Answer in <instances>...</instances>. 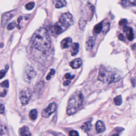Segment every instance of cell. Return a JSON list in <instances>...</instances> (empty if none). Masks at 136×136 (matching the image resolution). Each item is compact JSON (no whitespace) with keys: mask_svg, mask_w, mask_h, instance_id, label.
Returning <instances> with one entry per match:
<instances>
[{"mask_svg":"<svg viewBox=\"0 0 136 136\" xmlns=\"http://www.w3.org/2000/svg\"><path fill=\"white\" fill-rule=\"evenodd\" d=\"M51 41L47 30L45 28L37 29L32 38V46L39 51H47L51 48Z\"/></svg>","mask_w":136,"mask_h":136,"instance_id":"obj_1","label":"cell"},{"mask_svg":"<svg viewBox=\"0 0 136 136\" xmlns=\"http://www.w3.org/2000/svg\"><path fill=\"white\" fill-rule=\"evenodd\" d=\"M73 23L72 15L69 13H65L61 16L59 21L53 26L52 31L56 35H59L71 26Z\"/></svg>","mask_w":136,"mask_h":136,"instance_id":"obj_2","label":"cell"},{"mask_svg":"<svg viewBox=\"0 0 136 136\" xmlns=\"http://www.w3.org/2000/svg\"><path fill=\"white\" fill-rule=\"evenodd\" d=\"M84 95L80 91H77L70 97L68 104L67 112L68 115H72L79 111L84 103Z\"/></svg>","mask_w":136,"mask_h":136,"instance_id":"obj_3","label":"cell"},{"mask_svg":"<svg viewBox=\"0 0 136 136\" xmlns=\"http://www.w3.org/2000/svg\"><path fill=\"white\" fill-rule=\"evenodd\" d=\"M121 79L119 75L116 73L108 71L105 68H100L98 76V79L106 84H111L118 81Z\"/></svg>","mask_w":136,"mask_h":136,"instance_id":"obj_4","label":"cell"},{"mask_svg":"<svg viewBox=\"0 0 136 136\" xmlns=\"http://www.w3.org/2000/svg\"><path fill=\"white\" fill-rule=\"evenodd\" d=\"M36 76V72L32 66L27 65L25 67L23 73V78L26 82L29 83Z\"/></svg>","mask_w":136,"mask_h":136,"instance_id":"obj_5","label":"cell"},{"mask_svg":"<svg viewBox=\"0 0 136 136\" xmlns=\"http://www.w3.org/2000/svg\"><path fill=\"white\" fill-rule=\"evenodd\" d=\"M32 92L29 89L21 90L19 93V99L23 105H27L31 98Z\"/></svg>","mask_w":136,"mask_h":136,"instance_id":"obj_6","label":"cell"},{"mask_svg":"<svg viewBox=\"0 0 136 136\" xmlns=\"http://www.w3.org/2000/svg\"><path fill=\"white\" fill-rule=\"evenodd\" d=\"M17 13V10L16 9L4 13L1 18V26L3 27H5L8 22L16 15Z\"/></svg>","mask_w":136,"mask_h":136,"instance_id":"obj_7","label":"cell"},{"mask_svg":"<svg viewBox=\"0 0 136 136\" xmlns=\"http://www.w3.org/2000/svg\"><path fill=\"white\" fill-rule=\"evenodd\" d=\"M57 105L55 103H51L49 106L45 108L42 112V115L44 117H49L56 110Z\"/></svg>","mask_w":136,"mask_h":136,"instance_id":"obj_8","label":"cell"},{"mask_svg":"<svg viewBox=\"0 0 136 136\" xmlns=\"http://www.w3.org/2000/svg\"><path fill=\"white\" fill-rule=\"evenodd\" d=\"M123 31L125 33L128 40L129 41H132L134 38V34L132 29L130 27H128V26H125L123 27Z\"/></svg>","mask_w":136,"mask_h":136,"instance_id":"obj_9","label":"cell"},{"mask_svg":"<svg viewBox=\"0 0 136 136\" xmlns=\"http://www.w3.org/2000/svg\"><path fill=\"white\" fill-rule=\"evenodd\" d=\"M95 38L94 37H89L87 39L86 42V49L87 50L89 51L93 49L95 43Z\"/></svg>","mask_w":136,"mask_h":136,"instance_id":"obj_10","label":"cell"},{"mask_svg":"<svg viewBox=\"0 0 136 136\" xmlns=\"http://www.w3.org/2000/svg\"><path fill=\"white\" fill-rule=\"evenodd\" d=\"M82 64V61L81 59H76L70 63V65L73 69H78L81 67Z\"/></svg>","mask_w":136,"mask_h":136,"instance_id":"obj_11","label":"cell"},{"mask_svg":"<svg viewBox=\"0 0 136 136\" xmlns=\"http://www.w3.org/2000/svg\"><path fill=\"white\" fill-rule=\"evenodd\" d=\"M72 43V40L71 38H65L61 43V46L62 49H67L69 48Z\"/></svg>","mask_w":136,"mask_h":136,"instance_id":"obj_12","label":"cell"},{"mask_svg":"<svg viewBox=\"0 0 136 136\" xmlns=\"http://www.w3.org/2000/svg\"><path fill=\"white\" fill-rule=\"evenodd\" d=\"M96 130L98 133L103 132L105 130V126L104 123L101 121H98L96 123Z\"/></svg>","mask_w":136,"mask_h":136,"instance_id":"obj_13","label":"cell"},{"mask_svg":"<svg viewBox=\"0 0 136 136\" xmlns=\"http://www.w3.org/2000/svg\"><path fill=\"white\" fill-rule=\"evenodd\" d=\"M21 136H32V134L27 126H24L20 130Z\"/></svg>","mask_w":136,"mask_h":136,"instance_id":"obj_14","label":"cell"},{"mask_svg":"<svg viewBox=\"0 0 136 136\" xmlns=\"http://www.w3.org/2000/svg\"><path fill=\"white\" fill-rule=\"evenodd\" d=\"M121 3L122 6L124 8L131 7L136 6V0H134V1H122Z\"/></svg>","mask_w":136,"mask_h":136,"instance_id":"obj_15","label":"cell"},{"mask_svg":"<svg viewBox=\"0 0 136 136\" xmlns=\"http://www.w3.org/2000/svg\"><path fill=\"white\" fill-rule=\"evenodd\" d=\"M103 28V23H100L95 26L93 29V33L94 35H98L102 31Z\"/></svg>","mask_w":136,"mask_h":136,"instance_id":"obj_16","label":"cell"},{"mask_svg":"<svg viewBox=\"0 0 136 136\" xmlns=\"http://www.w3.org/2000/svg\"><path fill=\"white\" fill-rule=\"evenodd\" d=\"M79 44L77 43H73L71 50V54L72 56L76 55L79 52Z\"/></svg>","mask_w":136,"mask_h":136,"instance_id":"obj_17","label":"cell"},{"mask_svg":"<svg viewBox=\"0 0 136 136\" xmlns=\"http://www.w3.org/2000/svg\"><path fill=\"white\" fill-rule=\"evenodd\" d=\"M81 128L82 130H84L85 132H88V131H90L91 128V122L90 121L85 122V123L82 124V125L81 127Z\"/></svg>","mask_w":136,"mask_h":136,"instance_id":"obj_18","label":"cell"},{"mask_svg":"<svg viewBox=\"0 0 136 136\" xmlns=\"http://www.w3.org/2000/svg\"><path fill=\"white\" fill-rule=\"evenodd\" d=\"M55 4V7L56 8H60L65 7L66 6L67 2L64 0H60V1H53Z\"/></svg>","mask_w":136,"mask_h":136,"instance_id":"obj_19","label":"cell"},{"mask_svg":"<svg viewBox=\"0 0 136 136\" xmlns=\"http://www.w3.org/2000/svg\"><path fill=\"white\" fill-rule=\"evenodd\" d=\"M37 111L36 109H32L29 113L30 119L33 121H34L37 119Z\"/></svg>","mask_w":136,"mask_h":136,"instance_id":"obj_20","label":"cell"},{"mask_svg":"<svg viewBox=\"0 0 136 136\" xmlns=\"http://www.w3.org/2000/svg\"><path fill=\"white\" fill-rule=\"evenodd\" d=\"M114 103L116 105H117V106H119L122 103V98L121 95L117 96L114 99Z\"/></svg>","mask_w":136,"mask_h":136,"instance_id":"obj_21","label":"cell"},{"mask_svg":"<svg viewBox=\"0 0 136 136\" xmlns=\"http://www.w3.org/2000/svg\"><path fill=\"white\" fill-rule=\"evenodd\" d=\"M35 3L33 2H30L29 3H27L26 4L25 7L26 8V9L28 10H31L35 7Z\"/></svg>","mask_w":136,"mask_h":136,"instance_id":"obj_22","label":"cell"},{"mask_svg":"<svg viewBox=\"0 0 136 136\" xmlns=\"http://www.w3.org/2000/svg\"><path fill=\"white\" fill-rule=\"evenodd\" d=\"M17 26V24L16 22H12L7 26V29L9 30H11L14 29Z\"/></svg>","mask_w":136,"mask_h":136,"instance_id":"obj_23","label":"cell"},{"mask_svg":"<svg viewBox=\"0 0 136 136\" xmlns=\"http://www.w3.org/2000/svg\"><path fill=\"white\" fill-rule=\"evenodd\" d=\"M55 70L54 69H51L50 70V72H49V74H48V75L46 77V80H49L51 78L52 76H53L54 74H55Z\"/></svg>","mask_w":136,"mask_h":136,"instance_id":"obj_24","label":"cell"},{"mask_svg":"<svg viewBox=\"0 0 136 136\" xmlns=\"http://www.w3.org/2000/svg\"><path fill=\"white\" fill-rule=\"evenodd\" d=\"M0 86H1V87L6 88H8L9 87V81L7 80L6 81H3V82L1 83V84H0Z\"/></svg>","mask_w":136,"mask_h":136,"instance_id":"obj_25","label":"cell"},{"mask_svg":"<svg viewBox=\"0 0 136 136\" xmlns=\"http://www.w3.org/2000/svg\"><path fill=\"white\" fill-rule=\"evenodd\" d=\"M8 69V68H7L6 70H2L0 71V79H2L4 76H6Z\"/></svg>","mask_w":136,"mask_h":136,"instance_id":"obj_26","label":"cell"},{"mask_svg":"<svg viewBox=\"0 0 136 136\" xmlns=\"http://www.w3.org/2000/svg\"><path fill=\"white\" fill-rule=\"evenodd\" d=\"M64 77L65 79H67V80L71 81V80H72V79H73L74 78V76H71V74L69 73H66L65 74Z\"/></svg>","mask_w":136,"mask_h":136,"instance_id":"obj_27","label":"cell"},{"mask_svg":"<svg viewBox=\"0 0 136 136\" xmlns=\"http://www.w3.org/2000/svg\"><path fill=\"white\" fill-rule=\"evenodd\" d=\"M127 23H128V22H127L126 19H122L120 21L119 25L121 26H123V27H125V26H126Z\"/></svg>","mask_w":136,"mask_h":136,"instance_id":"obj_28","label":"cell"},{"mask_svg":"<svg viewBox=\"0 0 136 136\" xmlns=\"http://www.w3.org/2000/svg\"><path fill=\"white\" fill-rule=\"evenodd\" d=\"M69 136H79V133L77 131L72 130L70 132Z\"/></svg>","mask_w":136,"mask_h":136,"instance_id":"obj_29","label":"cell"},{"mask_svg":"<svg viewBox=\"0 0 136 136\" xmlns=\"http://www.w3.org/2000/svg\"><path fill=\"white\" fill-rule=\"evenodd\" d=\"M6 129L5 128H4V125L0 124V134H3L5 132Z\"/></svg>","mask_w":136,"mask_h":136,"instance_id":"obj_30","label":"cell"},{"mask_svg":"<svg viewBox=\"0 0 136 136\" xmlns=\"http://www.w3.org/2000/svg\"><path fill=\"white\" fill-rule=\"evenodd\" d=\"M5 111V106L3 104H0V114H3Z\"/></svg>","mask_w":136,"mask_h":136,"instance_id":"obj_31","label":"cell"},{"mask_svg":"<svg viewBox=\"0 0 136 136\" xmlns=\"http://www.w3.org/2000/svg\"><path fill=\"white\" fill-rule=\"evenodd\" d=\"M7 94V90H4L2 92H1V93H0V96H1V97H4L6 96Z\"/></svg>","mask_w":136,"mask_h":136,"instance_id":"obj_32","label":"cell"},{"mask_svg":"<svg viewBox=\"0 0 136 136\" xmlns=\"http://www.w3.org/2000/svg\"><path fill=\"white\" fill-rule=\"evenodd\" d=\"M70 82H71V81H69V80H66V81H65L63 83V85L64 86H68L70 85Z\"/></svg>","mask_w":136,"mask_h":136,"instance_id":"obj_33","label":"cell"},{"mask_svg":"<svg viewBox=\"0 0 136 136\" xmlns=\"http://www.w3.org/2000/svg\"><path fill=\"white\" fill-rule=\"evenodd\" d=\"M119 38L120 40H121V41H124V37L122 34H120L119 36Z\"/></svg>","mask_w":136,"mask_h":136,"instance_id":"obj_34","label":"cell"},{"mask_svg":"<svg viewBox=\"0 0 136 136\" xmlns=\"http://www.w3.org/2000/svg\"><path fill=\"white\" fill-rule=\"evenodd\" d=\"M112 136H119V135H118L117 134H114V135H113Z\"/></svg>","mask_w":136,"mask_h":136,"instance_id":"obj_35","label":"cell"}]
</instances>
